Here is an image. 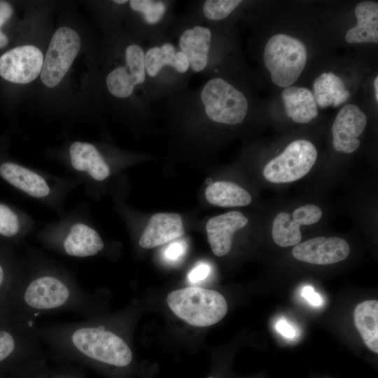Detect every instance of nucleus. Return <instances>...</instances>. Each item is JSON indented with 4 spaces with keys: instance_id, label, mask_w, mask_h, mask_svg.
Returning a JSON list of instances; mask_svg holds the SVG:
<instances>
[{
    "instance_id": "f3484780",
    "label": "nucleus",
    "mask_w": 378,
    "mask_h": 378,
    "mask_svg": "<svg viewBox=\"0 0 378 378\" xmlns=\"http://www.w3.org/2000/svg\"><path fill=\"white\" fill-rule=\"evenodd\" d=\"M184 233L181 216L175 213H158L152 216L139 244L152 248L181 237Z\"/></svg>"
},
{
    "instance_id": "7c9ffc66",
    "label": "nucleus",
    "mask_w": 378,
    "mask_h": 378,
    "mask_svg": "<svg viewBox=\"0 0 378 378\" xmlns=\"http://www.w3.org/2000/svg\"><path fill=\"white\" fill-rule=\"evenodd\" d=\"M211 271L210 266L205 262L197 264L188 274V278L191 283H197L205 279Z\"/></svg>"
},
{
    "instance_id": "9b49d317",
    "label": "nucleus",
    "mask_w": 378,
    "mask_h": 378,
    "mask_svg": "<svg viewBox=\"0 0 378 378\" xmlns=\"http://www.w3.org/2000/svg\"><path fill=\"white\" fill-rule=\"evenodd\" d=\"M175 2L171 0L129 1V10L136 22V40L148 43L167 34L176 19Z\"/></svg>"
},
{
    "instance_id": "473e14b6",
    "label": "nucleus",
    "mask_w": 378,
    "mask_h": 378,
    "mask_svg": "<svg viewBox=\"0 0 378 378\" xmlns=\"http://www.w3.org/2000/svg\"><path fill=\"white\" fill-rule=\"evenodd\" d=\"M276 328L283 336L288 338L293 337L295 335L293 326L284 319H281L277 322Z\"/></svg>"
},
{
    "instance_id": "f03ea898",
    "label": "nucleus",
    "mask_w": 378,
    "mask_h": 378,
    "mask_svg": "<svg viewBox=\"0 0 378 378\" xmlns=\"http://www.w3.org/2000/svg\"><path fill=\"white\" fill-rule=\"evenodd\" d=\"M248 109L246 94L218 74L208 77L195 90H184L169 97L165 107L177 121L225 125L241 124Z\"/></svg>"
},
{
    "instance_id": "7ed1b4c3",
    "label": "nucleus",
    "mask_w": 378,
    "mask_h": 378,
    "mask_svg": "<svg viewBox=\"0 0 378 378\" xmlns=\"http://www.w3.org/2000/svg\"><path fill=\"white\" fill-rule=\"evenodd\" d=\"M144 96L150 104L186 90L192 74L186 55L167 34L148 43L144 50Z\"/></svg>"
},
{
    "instance_id": "f8f14e48",
    "label": "nucleus",
    "mask_w": 378,
    "mask_h": 378,
    "mask_svg": "<svg viewBox=\"0 0 378 378\" xmlns=\"http://www.w3.org/2000/svg\"><path fill=\"white\" fill-rule=\"evenodd\" d=\"M43 55L36 46H18L0 57V76L5 80L19 84L33 81L41 74Z\"/></svg>"
},
{
    "instance_id": "72a5a7b5",
    "label": "nucleus",
    "mask_w": 378,
    "mask_h": 378,
    "mask_svg": "<svg viewBox=\"0 0 378 378\" xmlns=\"http://www.w3.org/2000/svg\"><path fill=\"white\" fill-rule=\"evenodd\" d=\"M374 95L376 101H378V76H377L374 81Z\"/></svg>"
},
{
    "instance_id": "0eeeda50",
    "label": "nucleus",
    "mask_w": 378,
    "mask_h": 378,
    "mask_svg": "<svg viewBox=\"0 0 378 378\" xmlns=\"http://www.w3.org/2000/svg\"><path fill=\"white\" fill-rule=\"evenodd\" d=\"M307 60L304 44L296 38L279 34L267 42L263 61L272 82L282 88L291 86L300 76Z\"/></svg>"
},
{
    "instance_id": "4468645a",
    "label": "nucleus",
    "mask_w": 378,
    "mask_h": 378,
    "mask_svg": "<svg viewBox=\"0 0 378 378\" xmlns=\"http://www.w3.org/2000/svg\"><path fill=\"white\" fill-rule=\"evenodd\" d=\"M350 252L348 243L336 237H318L295 245L292 254L302 262L315 265H330L346 259Z\"/></svg>"
},
{
    "instance_id": "39448f33",
    "label": "nucleus",
    "mask_w": 378,
    "mask_h": 378,
    "mask_svg": "<svg viewBox=\"0 0 378 378\" xmlns=\"http://www.w3.org/2000/svg\"><path fill=\"white\" fill-rule=\"evenodd\" d=\"M219 31L218 24L187 22L176 18L167 34L176 38L178 48L186 55L191 73L207 77L218 73Z\"/></svg>"
},
{
    "instance_id": "6e6552de",
    "label": "nucleus",
    "mask_w": 378,
    "mask_h": 378,
    "mask_svg": "<svg viewBox=\"0 0 378 378\" xmlns=\"http://www.w3.org/2000/svg\"><path fill=\"white\" fill-rule=\"evenodd\" d=\"M123 48L122 62L110 69L106 76L105 83L113 98L126 100L133 99L137 90H141L144 94L145 48L136 40H131Z\"/></svg>"
},
{
    "instance_id": "aec40b11",
    "label": "nucleus",
    "mask_w": 378,
    "mask_h": 378,
    "mask_svg": "<svg viewBox=\"0 0 378 378\" xmlns=\"http://www.w3.org/2000/svg\"><path fill=\"white\" fill-rule=\"evenodd\" d=\"M286 115L297 123H307L318 115L312 92L303 87L290 86L281 92Z\"/></svg>"
},
{
    "instance_id": "9d476101",
    "label": "nucleus",
    "mask_w": 378,
    "mask_h": 378,
    "mask_svg": "<svg viewBox=\"0 0 378 378\" xmlns=\"http://www.w3.org/2000/svg\"><path fill=\"white\" fill-rule=\"evenodd\" d=\"M80 48V38L71 28L62 27L53 34L41 71L43 83L49 88L57 85L71 67Z\"/></svg>"
},
{
    "instance_id": "a878e982",
    "label": "nucleus",
    "mask_w": 378,
    "mask_h": 378,
    "mask_svg": "<svg viewBox=\"0 0 378 378\" xmlns=\"http://www.w3.org/2000/svg\"><path fill=\"white\" fill-rule=\"evenodd\" d=\"M206 200L221 207L244 206L251 202V196L245 189L230 181L211 183L205 190Z\"/></svg>"
},
{
    "instance_id": "5701e85b",
    "label": "nucleus",
    "mask_w": 378,
    "mask_h": 378,
    "mask_svg": "<svg viewBox=\"0 0 378 378\" xmlns=\"http://www.w3.org/2000/svg\"><path fill=\"white\" fill-rule=\"evenodd\" d=\"M73 167L87 172L97 181H103L110 174V169L98 150L91 144L75 141L69 148Z\"/></svg>"
},
{
    "instance_id": "20e7f679",
    "label": "nucleus",
    "mask_w": 378,
    "mask_h": 378,
    "mask_svg": "<svg viewBox=\"0 0 378 378\" xmlns=\"http://www.w3.org/2000/svg\"><path fill=\"white\" fill-rule=\"evenodd\" d=\"M21 301L27 323L43 314L76 312L88 317L91 297L88 291L53 274L34 277L22 290Z\"/></svg>"
},
{
    "instance_id": "f257e3e1",
    "label": "nucleus",
    "mask_w": 378,
    "mask_h": 378,
    "mask_svg": "<svg viewBox=\"0 0 378 378\" xmlns=\"http://www.w3.org/2000/svg\"><path fill=\"white\" fill-rule=\"evenodd\" d=\"M33 329L41 344L62 354L118 369H125L132 363L133 354L126 341L88 317L79 322Z\"/></svg>"
},
{
    "instance_id": "dca6fc26",
    "label": "nucleus",
    "mask_w": 378,
    "mask_h": 378,
    "mask_svg": "<svg viewBox=\"0 0 378 378\" xmlns=\"http://www.w3.org/2000/svg\"><path fill=\"white\" fill-rule=\"evenodd\" d=\"M248 222L241 212L229 211L210 218L206 225L208 241L213 253L217 256L227 254L232 246L234 233Z\"/></svg>"
},
{
    "instance_id": "423d86ee",
    "label": "nucleus",
    "mask_w": 378,
    "mask_h": 378,
    "mask_svg": "<svg viewBox=\"0 0 378 378\" xmlns=\"http://www.w3.org/2000/svg\"><path fill=\"white\" fill-rule=\"evenodd\" d=\"M167 302L178 317L197 327L218 323L227 312L226 300L220 293L200 287L174 290L167 295Z\"/></svg>"
},
{
    "instance_id": "2eb2a0df",
    "label": "nucleus",
    "mask_w": 378,
    "mask_h": 378,
    "mask_svg": "<svg viewBox=\"0 0 378 378\" xmlns=\"http://www.w3.org/2000/svg\"><path fill=\"white\" fill-rule=\"evenodd\" d=\"M366 123V115L358 106L350 104L342 107L332 127L335 149L345 153L354 152L360 146L358 137Z\"/></svg>"
},
{
    "instance_id": "1a4fd4ad",
    "label": "nucleus",
    "mask_w": 378,
    "mask_h": 378,
    "mask_svg": "<svg viewBox=\"0 0 378 378\" xmlns=\"http://www.w3.org/2000/svg\"><path fill=\"white\" fill-rule=\"evenodd\" d=\"M316 158L317 150L314 144L305 139H298L266 164L263 175L276 183L295 181L309 173Z\"/></svg>"
},
{
    "instance_id": "bb28decb",
    "label": "nucleus",
    "mask_w": 378,
    "mask_h": 378,
    "mask_svg": "<svg viewBox=\"0 0 378 378\" xmlns=\"http://www.w3.org/2000/svg\"><path fill=\"white\" fill-rule=\"evenodd\" d=\"M19 229L18 216L8 206L0 204V234L13 237L18 233Z\"/></svg>"
},
{
    "instance_id": "c85d7f7f",
    "label": "nucleus",
    "mask_w": 378,
    "mask_h": 378,
    "mask_svg": "<svg viewBox=\"0 0 378 378\" xmlns=\"http://www.w3.org/2000/svg\"><path fill=\"white\" fill-rule=\"evenodd\" d=\"M186 251L184 241H174L169 244L164 250V258L169 261H177L182 258Z\"/></svg>"
},
{
    "instance_id": "ddd939ff",
    "label": "nucleus",
    "mask_w": 378,
    "mask_h": 378,
    "mask_svg": "<svg viewBox=\"0 0 378 378\" xmlns=\"http://www.w3.org/2000/svg\"><path fill=\"white\" fill-rule=\"evenodd\" d=\"M321 216V209L314 204L301 206L292 214L280 212L273 221L272 234L274 241L281 247L298 244L302 239L300 225L316 223Z\"/></svg>"
},
{
    "instance_id": "cd10ccee",
    "label": "nucleus",
    "mask_w": 378,
    "mask_h": 378,
    "mask_svg": "<svg viewBox=\"0 0 378 378\" xmlns=\"http://www.w3.org/2000/svg\"><path fill=\"white\" fill-rule=\"evenodd\" d=\"M17 347L18 341L14 335L8 330H0V363L12 355Z\"/></svg>"
},
{
    "instance_id": "393cba45",
    "label": "nucleus",
    "mask_w": 378,
    "mask_h": 378,
    "mask_svg": "<svg viewBox=\"0 0 378 378\" xmlns=\"http://www.w3.org/2000/svg\"><path fill=\"white\" fill-rule=\"evenodd\" d=\"M355 326L365 344L373 352H378V302L366 300L354 311Z\"/></svg>"
},
{
    "instance_id": "c756f323",
    "label": "nucleus",
    "mask_w": 378,
    "mask_h": 378,
    "mask_svg": "<svg viewBox=\"0 0 378 378\" xmlns=\"http://www.w3.org/2000/svg\"><path fill=\"white\" fill-rule=\"evenodd\" d=\"M13 8L11 5L6 1H0V27L11 16ZM8 43L6 36L0 31V48L6 46Z\"/></svg>"
},
{
    "instance_id": "f704fd0d",
    "label": "nucleus",
    "mask_w": 378,
    "mask_h": 378,
    "mask_svg": "<svg viewBox=\"0 0 378 378\" xmlns=\"http://www.w3.org/2000/svg\"><path fill=\"white\" fill-rule=\"evenodd\" d=\"M4 277H5L4 270L3 267L1 266V265L0 264V288L1 287V286L4 284Z\"/></svg>"
},
{
    "instance_id": "4be33fe9",
    "label": "nucleus",
    "mask_w": 378,
    "mask_h": 378,
    "mask_svg": "<svg viewBox=\"0 0 378 378\" xmlns=\"http://www.w3.org/2000/svg\"><path fill=\"white\" fill-rule=\"evenodd\" d=\"M0 175L10 184L35 197H44L50 193L46 180L36 172L13 162L0 166Z\"/></svg>"
},
{
    "instance_id": "6ab92c4d",
    "label": "nucleus",
    "mask_w": 378,
    "mask_h": 378,
    "mask_svg": "<svg viewBox=\"0 0 378 378\" xmlns=\"http://www.w3.org/2000/svg\"><path fill=\"white\" fill-rule=\"evenodd\" d=\"M357 24L349 29L345 39L349 43H378V4L365 1L355 8Z\"/></svg>"
},
{
    "instance_id": "b1692460",
    "label": "nucleus",
    "mask_w": 378,
    "mask_h": 378,
    "mask_svg": "<svg viewBox=\"0 0 378 378\" xmlns=\"http://www.w3.org/2000/svg\"><path fill=\"white\" fill-rule=\"evenodd\" d=\"M317 106L337 107L348 100L350 92L342 78L332 72L323 73L313 84V92Z\"/></svg>"
},
{
    "instance_id": "412c9836",
    "label": "nucleus",
    "mask_w": 378,
    "mask_h": 378,
    "mask_svg": "<svg viewBox=\"0 0 378 378\" xmlns=\"http://www.w3.org/2000/svg\"><path fill=\"white\" fill-rule=\"evenodd\" d=\"M104 246L98 232L81 223L71 226L63 242L65 253L70 256L78 258L94 255L103 249Z\"/></svg>"
},
{
    "instance_id": "2f4dec72",
    "label": "nucleus",
    "mask_w": 378,
    "mask_h": 378,
    "mask_svg": "<svg viewBox=\"0 0 378 378\" xmlns=\"http://www.w3.org/2000/svg\"><path fill=\"white\" fill-rule=\"evenodd\" d=\"M302 295L314 306H319L322 302L321 296L314 291L312 286H305L302 289Z\"/></svg>"
},
{
    "instance_id": "a211bd4d",
    "label": "nucleus",
    "mask_w": 378,
    "mask_h": 378,
    "mask_svg": "<svg viewBox=\"0 0 378 378\" xmlns=\"http://www.w3.org/2000/svg\"><path fill=\"white\" fill-rule=\"evenodd\" d=\"M242 2L241 0L197 1L179 18L187 22L218 24L232 14Z\"/></svg>"
}]
</instances>
